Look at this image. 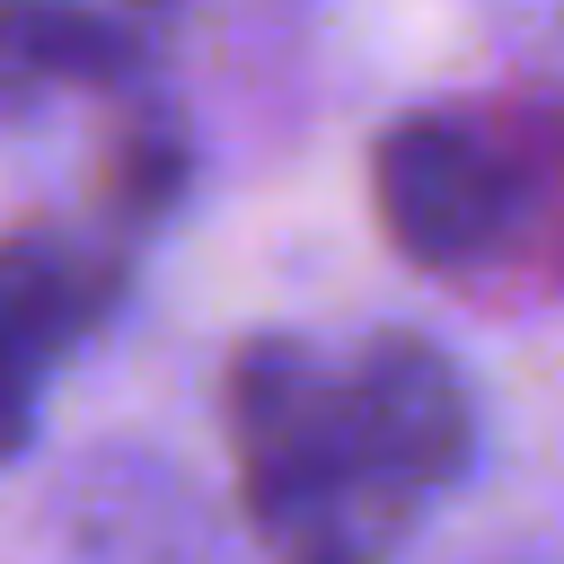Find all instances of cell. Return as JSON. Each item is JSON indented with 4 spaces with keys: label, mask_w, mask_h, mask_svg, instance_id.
<instances>
[{
    "label": "cell",
    "mask_w": 564,
    "mask_h": 564,
    "mask_svg": "<svg viewBox=\"0 0 564 564\" xmlns=\"http://www.w3.org/2000/svg\"><path fill=\"white\" fill-rule=\"evenodd\" d=\"M511 159L458 115H405L370 150V203L405 264H467L511 220Z\"/></svg>",
    "instance_id": "3957f363"
},
{
    "label": "cell",
    "mask_w": 564,
    "mask_h": 564,
    "mask_svg": "<svg viewBox=\"0 0 564 564\" xmlns=\"http://www.w3.org/2000/svg\"><path fill=\"white\" fill-rule=\"evenodd\" d=\"M141 9H159V0H141Z\"/></svg>",
    "instance_id": "8992f818"
},
{
    "label": "cell",
    "mask_w": 564,
    "mask_h": 564,
    "mask_svg": "<svg viewBox=\"0 0 564 564\" xmlns=\"http://www.w3.org/2000/svg\"><path fill=\"white\" fill-rule=\"evenodd\" d=\"M335 405H344L352 467L397 529L467 467V388L423 335H370L335 370Z\"/></svg>",
    "instance_id": "7a4b0ae2"
},
{
    "label": "cell",
    "mask_w": 564,
    "mask_h": 564,
    "mask_svg": "<svg viewBox=\"0 0 564 564\" xmlns=\"http://www.w3.org/2000/svg\"><path fill=\"white\" fill-rule=\"evenodd\" d=\"M229 441H238V494L256 538L282 564H379L405 529L370 502L352 449H344V405L335 370L291 344L256 335L238 344L229 370Z\"/></svg>",
    "instance_id": "6da1fadb"
},
{
    "label": "cell",
    "mask_w": 564,
    "mask_h": 564,
    "mask_svg": "<svg viewBox=\"0 0 564 564\" xmlns=\"http://www.w3.org/2000/svg\"><path fill=\"white\" fill-rule=\"evenodd\" d=\"M0 53L53 79H115L132 62V35L70 0H0Z\"/></svg>",
    "instance_id": "5b68a950"
},
{
    "label": "cell",
    "mask_w": 564,
    "mask_h": 564,
    "mask_svg": "<svg viewBox=\"0 0 564 564\" xmlns=\"http://www.w3.org/2000/svg\"><path fill=\"white\" fill-rule=\"evenodd\" d=\"M88 300H97L88 264L62 256L53 238H9L0 247V458L26 449V432H35V370L88 317Z\"/></svg>",
    "instance_id": "277c9868"
}]
</instances>
